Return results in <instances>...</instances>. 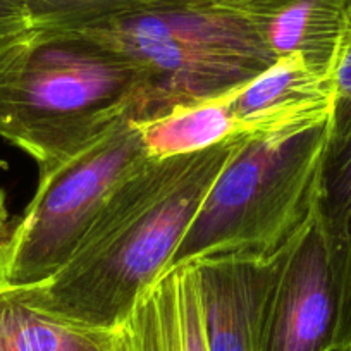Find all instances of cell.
I'll return each instance as SVG.
<instances>
[{
  "mask_svg": "<svg viewBox=\"0 0 351 351\" xmlns=\"http://www.w3.org/2000/svg\"><path fill=\"white\" fill-rule=\"evenodd\" d=\"M238 136L148 158L114 188L62 267L25 286L28 298L74 326L112 330L167 271Z\"/></svg>",
  "mask_w": 351,
  "mask_h": 351,
  "instance_id": "1",
  "label": "cell"
},
{
  "mask_svg": "<svg viewBox=\"0 0 351 351\" xmlns=\"http://www.w3.org/2000/svg\"><path fill=\"white\" fill-rule=\"evenodd\" d=\"M131 60L77 29L35 28L0 45V136L47 169L130 117Z\"/></svg>",
  "mask_w": 351,
  "mask_h": 351,
  "instance_id": "2",
  "label": "cell"
},
{
  "mask_svg": "<svg viewBox=\"0 0 351 351\" xmlns=\"http://www.w3.org/2000/svg\"><path fill=\"white\" fill-rule=\"evenodd\" d=\"M67 29L99 40L136 67L141 90L131 110L134 124L238 92L278 60L222 0L164 5Z\"/></svg>",
  "mask_w": 351,
  "mask_h": 351,
  "instance_id": "3",
  "label": "cell"
},
{
  "mask_svg": "<svg viewBox=\"0 0 351 351\" xmlns=\"http://www.w3.org/2000/svg\"><path fill=\"white\" fill-rule=\"evenodd\" d=\"M329 126L326 119L239 134L167 271L207 256L272 258L286 252L315 215Z\"/></svg>",
  "mask_w": 351,
  "mask_h": 351,
  "instance_id": "4",
  "label": "cell"
},
{
  "mask_svg": "<svg viewBox=\"0 0 351 351\" xmlns=\"http://www.w3.org/2000/svg\"><path fill=\"white\" fill-rule=\"evenodd\" d=\"M148 158L140 130L126 117L76 154L40 169L32 202L0 243V281L33 286L52 278L114 188Z\"/></svg>",
  "mask_w": 351,
  "mask_h": 351,
  "instance_id": "5",
  "label": "cell"
},
{
  "mask_svg": "<svg viewBox=\"0 0 351 351\" xmlns=\"http://www.w3.org/2000/svg\"><path fill=\"white\" fill-rule=\"evenodd\" d=\"M339 296L317 215L286 250L269 295L260 351H334Z\"/></svg>",
  "mask_w": 351,
  "mask_h": 351,
  "instance_id": "6",
  "label": "cell"
},
{
  "mask_svg": "<svg viewBox=\"0 0 351 351\" xmlns=\"http://www.w3.org/2000/svg\"><path fill=\"white\" fill-rule=\"evenodd\" d=\"M285 253L272 258L232 253L195 262L208 351H260L265 305Z\"/></svg>",
  "mask_w": 351,
  "mask_h": 351,
  "instance_id": "7",
  "label": "cell"
},
{
  "mask_svg": "<svg viewBox=\"0 0 351 351\" xmlns=\"http://www.w3.org/2000/svg\"><path fill=\"white\" fill-rule=\"evenodd\" d=\"M109 332L112 351H208L197 263L164 272Z\"/></svg>",
  "mask_w": 351,
  "mask_h": 351,
  "instance_id": "8",
  "label": "cell"
},
{
  "mask_svg": "<svg viewBox=\"0 0 351 351\" xmlns=\"http://www.w3.org/2000/svg\"><path fill=\"white\" fill-rule=\"evenodd\" d=\"M332 77L313 71L300 57L278 59L231 97L241 134L274 133L330 119Z\"/></svg>",
  "mask_w": 351,
  "mask_h": 351,
  "instance_id": "9",
  "label": "cell"
},
{
  "mask_svg": "<svg viewBox=\"0 0 351 351\" xmlns=\"http://www.w3.org/2000/svg\"><path fill=\"white\" fill-rule=\"evenodd\" d=\"M278 59L295 56L332 77L350 0H222Z\"/></svg>",
  "mask_w": 351,
  "mask_h": 351,
  "instance_id": "10",
  "label": "cell"
},
{
  "mask_svg": "<svg viewBox=\"0 0 351 351\" xmlns=\"http://www.w3.org/2000/svg\"><path fill=\"white\" fill-rule=\"evenodd\" d=\"M315 215L339 296L334 351H351V123L329 126Z\"/></svg>",
  "mask_w": 351,
  "mask_h": 351,
  "instance_id": "11",
  "label": "cell"
},
{
  "mask_svg": "<svg viewBox=\"0 0 351 351\" xmlns=\"http://www.w3.org/2000/svg\"><path fill=\"white\" fill-rule=\"evenodd\" d=\"M0 351H112L109 330L74 326L36 306L25 286L0 281Z\"/></svg>",
  "mask_w": 351,
  "mask_h": 351,
  "instance_id": "12",
  "label": "cell"
},
{
  "mask_svg": "<svg viewBox=\"0 0 351 351\" xmlns=\"http://www.w3.org/2000/svg\"><path fill=\"white\" fill-rule=\"evenodd\" d=\"M231 97L232 93H229L221 99L136 124L148 157L167 158L193 154L241 134L231 109Z\"/></svg>",
  "mask_w": 351,
  "mask_h": 351,
  "instance_id": "13",
  "label": "cell"
},
{
  "mask_svg": "<svg viewBox=\"0 0 351 351\" xmlns=\"http://www.w3.org/2000/svg\"><path fill=\"white\" fill-rule=\"evenodd\" d=\"M35 28H80L90 23L193 0H18Z\"/></svg>",
  "mask_w": 351,
  "mask_h": 351,
  "instance_id": "14",
  "label": "cell"
},
{
  "mask_svg": "<svg viewBox=\"0 0 351 351\" xmlns=\"http://www.w3.org/2000/svg\"><path fill=\"white\" fill-rule=\"evenodd\" d=\"M334 83V106L330 114V124L351 123V0L346 14L343 40H341L339 52H337L336 66L332 73Z\"/></svg>",
  "mask_w": 351,
  "mask_h": 351,
  "instance_id": "15",
  "label": "cell"
},
{
  "mask_svg": "<svg viewBox=\"0 0 351 351\" xmlns=\"http://www.w3.org/2000/svg\"><path fill=\"white\" fill-rule=\"evenodd\" d=\"M32 28V18L18 0H0V45Z\"/></svg>",
  "mask_w": 351,
  "mask_h": 351,
  "instance_id": "16",
  "label": "cell"
},
{
  "mask_svg": "<svg viewBox=\"0 0 351 351\" xmlns=\"http://www.w3.org/2000/svg\"><path fill=\"white\" fill-rule=\"evenodd\" d=\"M5 221H8V210H5V195H4V191H0V243H2V239H4Z\"/></svg>",
  "mask_w": 351,
  "mask_h": 351,
  "instance_id": "17",
  "label": "cell"
}]
</instances>
